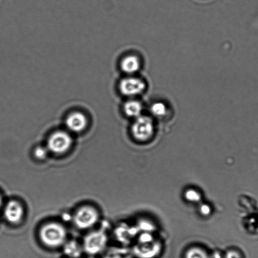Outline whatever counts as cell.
I'll return each mask as SVG.
<instances>
[{
	"label": "cell",
	"mask_w": 258,
	"mask_h": 258,
	"mask_svg": "<svg viewBox=\"0 0 258 258\" xmlns=\"http://www.w3.org/2000/svg\"><path fill=\"white\" fill-rule=\"evenodd\" d=\"M209 258H222V255L220 254L219 252L216 251L214 253H213L212 255H211V257Z\"/></svg>",
	"instance_id": "44dd1931"
},
{
	"label": "cell",
	"mask_w": 258,
	"mask_h": 258,
	"mask_svg": "<svg viewBox=\"0 0 258 258\" xmlns=\"http://www.w3.org/2000/svg\"><path fill=\"white\" fill-rule=\"evenodd\" d=\"M2 204V200L1 197H0V207H1Z\"/></svg>",
	"instance_id": "7402d4cb"
},
{
	"label": "cell",
	"mask_w": 258,
	"mask_h": 258,
	"mask_svg": "<svg viewBox=\"0 0 258 258\" xmlns=\"http://www.w3.org/2000/svg\"><path fill=\"white\" fill-rule=\"evenodd\" d=\"M66 236V230L61 225L56 223L45 225L40 232L42 242L51 247H59L63 244Z\"/></svg>",
	"instance_id": "6da1fadb"
},
{
	"label": "cell",
	"mask_w": 258,
	"mask_h": 258,
	"mask_svg": "<svg viewBox=\"0 0 258 258\" xmlns=\"http://www.w3.org/2000/svg\"><path fill=\"white\" fill-rule=\"evenodd\" d=\"M161 250L159 242L152 240L147 242L139 243L134 249V254L139 258H154Z\"/></svg>",
	"instance_id": "52a82bcc"
},
{
	"label": "cell",
	"mask_w": 258,
	"mask_h": 258,
	"mask_svg": "<svg viewBox=\"0 0 258 258\" xmlns=\"http://www.w3.org/2000/svg\"><path fill=\"white\" fill-rule=\"evenodd\" d=\"M89 258H92V257H89Z\"/></svg>",
	"instance_id": "603a6c76"
},
{
	"label": "cell",
	"mask_w": 258,
	"mask_h": 258,
	"mask_svg": "<svg viewBox=\"0 0 258 258\" xmlns=\"http://www.w3.org/2000/svg\"><path fill=\"white\" fill-rule=\"evenodd\" d=\"M184 197L187 201L189 202L197 203L201 200V195L199 194V191L194 189L187 190L185 192Z\"/></svg>",
	"instance_id": "2e32d148"
},
{
	"label": "cell",
	"mask_w": 258,
	"mask_h": 258,
	"mask_svg": "<svg viewBox=\"0 0 258 258\" xmlns=\"http://www.w3.org/2000/svg\"><path fill=\"white\" fill-rule=\"evenodd\" d=\"M133 136L138 141L145 142L151 139L154 132V122L150 117L140 116L132 125Z\"/></svg>",
	"instance_id": "7a4b0ae2"
},
{
	"label": "cell",
	"mask_w": 258,
	"mask_h": 258,
	"mask_svg": "<svg viewBox=\"0 0 258 258\" xmlns=\"http://www.w3.org/2000/svg\"><path fill=\"white\" fill-rule=\"evenodd\" d=\"M138 229H141L142 232H153L155 229V227L151 222L142 220L140 222V226Z\"/></svg>",
	"instance_id": "e0dca14e"
},
{
	"label": "cell",
	"mask_w": 258,
	"mask_h": 258,
	"mask_svg": "<svg viewBox=\"0 0 258 258\" xmlns=\"http://www.w3.org/2000/svg\"><path fill=\"white\" fill-rule=\"evenodd\" d=\"M98 218V214L93 208L84 207L77 212L74 217V222L79 229H89L96 224Z\"/></svg>",
	"instance_id": "277c9868"
},
{
	"label": "cell",
	"mask_w": 258,
	"mask_h": 258,
	"mask_svg": "<svg viewBox=\"0 0 258 258\" xmlns=\"http://www.w3.org/2000/svg\"><path fill=\"white\" fill-rule=\"evenodd\" d=\"M151 112L153 114L157 117L164 116L167 113L166 106L162 102H156L152 105Z\"/></svg>",
	"instance_id": "9a60e30c"
},
{
	"label": "cell",
	"mask_w": 258,
	"mask_h": 258,
	"mask_svg": "<svg viewBox=\"0 0 258 258\" xmlns=\"http://www.w3.org/2000/svg\"><path fill=\"white\" fill-rule=\"evenodd\" d=\"M72 139L67 133L57 132L49 137L47 141V148L54 154H63L72 146Z\"/></svg>",
	"instance_id": "3957f363"
},
{
	"label": "cell",
	"mask_w": 258,
	"mask_h": 258,
	"mask_svg": "<svg viewBox=\"0 0 258 258\" xmlns=\"http://www.w3.org/2000/svg\"><path fill=\"white\" fill-rule=\"evenodd\" d=\"M23 215V208L16 201L10 202L5 209V217L12 224H17L21 221Z\"/></svg>",
	"instance_id": "9c48e42d"
},
{
	"label": "cell",
	"mask_w": 258,
	"mask_h": 258,
	"mask_svg": "<svg viewBox=\"0 0 258 258\" xmlns=\"http://www.w3.org/2000/svg\"><path fill=\"white\" fill-rule=\"evenodd\" d=\"M142 105L140 102L132 100L125 103L124 111L127 116L132 117H138L141 116L142 111Z\"/></svg>",
	"instance_id": "8fae6325"
},
{
	"label": "cell",
	"mask_w": 258,
	"mask_h": 258,
	"mask_svg": "<svg viewBox=\"0 0 258 258\" xmlns=\"http://www.w3.org/2000/svg\"><path fill=\"white\" fill-rule=\"evenodd\" d=\"M121 67L122 71L127 74H134L139 71L140 61L139 57L134 55H130L122 60Z\"/></svg>",
	"instance_id": "30bf717a"
},
{
	"label": "cell",
	"mask_w": 258,
	"mask_h": 258,
	"mask_svg": "<svg viewBox=\"0 0 258 258\" xmlns=\"http://www.w3.org/2000/svg\"><path fill=\"white\" fill-rule=\"evenodd\" d=\"M106 243L107 236L104 232H94L85 238L84 248L88 254H96L104 249Z\"/></svg>",
	"instance_id": "5b68a950"
},
{
	"label": "cell",
	"mask_w": 258,
	"mask_h": 258,
	"mask_svg": "<svg viewBox=\"0 0 258 258\" xmlns=\"http://www.w3.org/2000/svg\"><path fill=\"white\" fill-rule=\"evenodd\" d=\"M47 152L46 150L43 147H37L36 150H35V156L36 157L37 159H44L47 156Z\"/></svg>",
	"instance_id": "ac0fdd59"
},
{
	"label": "cell",
	"mask_w": 258,
	"mask_h": 258,
	"mask_svg": "<svg viewBox=\"0 0 258 258\" xmlns=\"http://www.w3.org/2000/svg\"><path fill=\"white\" fill-rule=\"evenodd\" d=\"M225 258H241L239 252L235 251V250H229L225 255Z\"/></svg>",
	"instance_id": "ffe728a7"
},
{
	"label": "cell",
	"mask_w": 258,
	"mask_h": 258,
	"mask_svg": "<svg viewBox=\"0 0 258 258\" xmlns=\"http://www.w3.org/2000/svg\"><path fill=\"white\" fill-rule=\"evenodd\" d=\"M66 124L70 131L75 133L81 132L87 127V119L82 112H74L68 116Z\"/></svg>",
	"instance_id": "ba28073f"
},
{
	"label": "cell",
	"mask_w": 258,
	"mask_h": 258,
	"mask_svg": "<svg viewBox=\"0 0 258 258\" xmlns=\"http://www.w3.org/2000/svg\"><path fill=\"white\" fill-rule=\"evenodd\" d=\"M105 258H132L131 252L126 249H116L111 250Z\"/></svg>",
	"instance_id": "4fadbf2b"
},
{
	"label": "cell",
	"mask_w": 258,
	"mask_h": 258,
	"mask_svg": "<svg viewBox=\"0 0 258 258\" xmlns=\"http://www.w3.org/2000/svg\"><path fill=\"white\" fill-rule=\"evenodd\" d=\"M64 254L72 258H77L82 254V249L80 245L75 241L67 243L64 247Z\"/></svg>",
	"instance_id": "7c38bea8"
},
{
	"label": "cell",
	"mask_w": 258,
	"mask_h": 258,
	"mask_svg": "<svg viewBox=\"0 0 258 258\" xmlns=\"http://www.w3.org/2000/svg\"><path fill=\"white\" fill-rule=\"evenodd\" d=\"M145 88V83L136 77L125 78L119 84L120 91L126 96H137L141 94Z\"/></svg>",
	"instance_id": "8992f818"
},
{
	"label": "cell",
	"mask_w": 258,
	"mask_h": 258,
	"mask_svg": "<svg viewBox=\"0 0 258 258\" xmlns=\"http://www.w3.org/2000/svg\"><path fill=\"white\" fill-rule=\"evenodd\" d=\"M186 258H209L204 250L199 247H192L187 250Z\"/></svg>",
	"instance_id": "5bb4252c"
},
{
	"label": "cell",
	"mask_w": 258,
	"mask_h": 258,
	"mask_svg": "<svg viewBox=\"0 0 258 258\" xmlns=\"http://www.w3.org/2000/svg\"><path fill=\"white\" fill-rule=\"evenodd\" d=\"M200 213L203 215H205V216H207V215H209L211 214V209H210V206L206 204L202 205L201 207H200Z\"/></svg>",
	"instance_id": "d6986e66"
}]
</instances>
